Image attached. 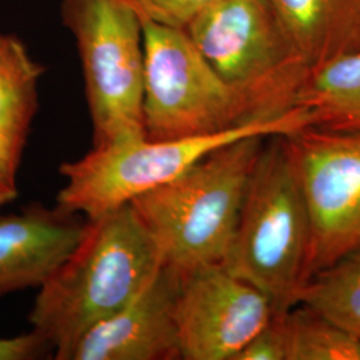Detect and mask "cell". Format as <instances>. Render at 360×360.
I'll use <instances>...</instances> for the list:
<instances>
[{
	"label": "cell",
	"instance_id": "1",
	"mask_svg": "<svg viewBox=\"0 0 360 360\" xmlns=\"http://www.w3.org/2000/svg\"><path fill=\"white\" fill-rule=\"evenodd\" d=\"M163 267L160 250L127 203L87 229L75 251L38 290L28 321L68 360L77 340L123 309Z\"/></svg>",
	"mask_w": 360,
	"mask_h": 360
},
{
	"label": "cell",
	"instance_id": "2",
	"mask_svg": "<svg viewBox=\"0 0 360 360\" xmlns=\"http://www.w3.org/2000/svg\"><path fill=\"white\" fill-rule=\"evenodd\" d=\"M266 139L250 136L227 144L129 202L159 247L165 267L181 278L224 264Z\"/></svg>",
	"mask_w": 360,
	"mask_h": 360
},
{
	"label": "cell",
	"instance_id": "3",
	"mask_svg": "<svg viewBox=\"0 0 360 360\" xmlns=\"http://www.w3.org/2000/svg\"><path fill=\"white\" fill-rule=\"evenodd\" d=\"M186 31L238 96L245 122L297 107L312 70L269 0H215Z\"/></svg>",
	"mask_w": 360,
	"mask_h": 360
},
{
	"label": "cell",
	"instance_id": "4",
	"mask_svg": "<svg viewBox=\"0 0 360 360\" xmlns=\"http://www.w3.org/2000/svg\"><path fill=\"white\" fill-rule=\"evenodd\" d=\"M309 217L287 136L263 144L224 267L269 296L274 315L294 306L304 281Z\"/></svg>",
	"mask_w": 360,
	"mask_h": 360
},
{
	"label": "cell",
	"instance_id": "5",
	"mask_svg": "<svg viewBox=\"0 0 360 360\" xmlns=\"http://www.w3.org/2000/svg\"><path fill=\"white\" fill-rule=\"evenodd\" d=\"M314 124L307 108L297 105L284 115L248 122L215 134L155 142L146 138L92 147L77 160L65 162V186L56 206L99 218L134 198L175 179L215 150L250 136H288Z\"/></svg>",
	"mask_w": 360,
	"mask_h": 360
},
{
	"label": "cell",
	"instance_id": "6",
	"mask_svg": "<svg viewBox=\"0 0 360 360\" xmlns=\"http://www.w3.org/2000/svg\"><path fill=\"white\" fill-rule=\"evenodd\" d=\"M75 39L92 124V147L146 138L142 16L127 0H62Z\"/></svg>",
	"mask_w": 360,
	"mask_h": 360
},
{
	"label": "cell",
	"instance_id": "7",
	"mask_svg": "<svg viewBox=\"0 0 360 360\" xmlns=\"http://www.w3.org/2000/svg\"><path fill=\"white\" fill-rule=\"evenodd\" d=\"M142 22L146 139L175 141L248 123L235 92L186 30Z\"/></svg>",
	"mask_w": 360,
	"mask_h": 360
},
{
	"label": "cell",
	"instance_id": "8",
	"mask_svg": "<svg viewBox=\"0 0 360 360\" xmlns=\"http://www.w3.org/2000/svg\"><path fill=\"white\" fill-rule=\"evenodd\" d=\"M287 139L309 211L306 281L360 251V131L309 126Z\"/></svg>",
	"mask_w": 360,
	"mask_h": 360
},
{
	"label": "cell",
	"instance_id": "9",
	"mask_svg": "<svg viewBox=\"0 0 360 360\" xmlns=\"http://www.w3.org/2000/svg\"><path fill=\"white\" fill-rule=\"evenodd\" d=\"M272 318L270 297L224 266L193 271L175 302L180 359L235 360Z\"/></svg>",
	"mask_w": 360,
	"mask_h": 360
},
{
	"label": "cell",
	"instance_id": "10",
	"mask_svg": "<svg viewBox=\"0 0 360 360\" xmlns=\"http://www.w3.org/2000/svg\"><path fill=\"white\" fill-rule=\"evenodd\" d=\"M180 276L162 267L123 309L77 340L68 360L180 359L175 302Z\"/></svg>",
	"mask_w": 360,
	"mask_h": 360
},
{
	"label": "cell",
	"instance_id": "11",
	"mask_svg": "<svg viewBox=\"0 0 360 360\" xmlns=\"http://www.w3.org/2000/svg\"><path fill=\"white\" fill-rule=\"evenodd\" d=\"M87 220L59 206L31 203L0 215V297L40 288L84 236Z\"/></svg>",
	"mask_w": 360,
	"mask_h": 360
},
{
	"label": "cell",
	"instance_id": "12",
	"mask_svg": "<svg viewBox=\"0 0 360 360\" xmlns=\"http://www.w3.org/2000/svg\"><path fill=\"white\" fill-rule=\"evenodd\" d=\"M44 67L13 35L0 34V207L19 196V168L39 108Z\"/></svg>",
	"mask_w": 360,
	"mask_h": 360
},
{
	"label": "cell",
	"instance_id": "13",
	"mask_svg": "<svg viewBox=\"0 0 360 360\" xmlns=\"http://www.w3.org/2000/svg\"><path fill=\"white\" fill-rule=\"evenodd\" d=\"M311 70L360 52V0H269Z\"/></svg>",
	"mask_w": 360,
	"mask_h": 360
},
{
	"label": "cell",
	"instance_id": "14",
	"mask_svg": "<svg viewBox=\"0 0 360 360\" xmlns=\"http://www.w3.org/2000/svg\"><path fill=\"white\" fill-rule=\"evenodd\" d=\"M314 126L360 131V52L314 70L299 95Z\"/></svg>",
	"mask_w": 360,
	"mask_h": 360
},
{
	"label": "cell",
	"instance_id": "15",
	"mask_svg": "<svg viewBox=\"0 0 360 360\" xmlns=\"http://www.w3.org/2000/svg\"><path fill=\"white\" fill-rule=\"evenodd\" d=\"M295 304L360 336V251L309 275L296 290Z\"/></svg>",
	"mask_w": 360,
	"mask_h": 360
},
{
	"label": "cell",
	"instance_id": "16",
	"mask_svg": "<svg viewBox=\"0 0 360 360\" xmlns=\"http://www.w3.org/2000/svg\"><path fill=\"white\" fill-rule=\"evenodd\" d=\"M274 316L282 326L285 360H360V336L311 309L295 304Z\"/></svg>",
	"mask_w": 360,
	"mask_h": 360
},
{
	"label": "cell",
	"instance_id": "17",
	"mask_svg": "<svg viewBox=\"0 0 360 360\" xmlns=\"http://www.w3.org/2000/svg\"><path fill=\"white\" fill-rule=\"evenodd\" d=\"M142 19L163 26L183 28L215 0H127Z\"/></svg>",
	"mask_w": 360,
	"mask_h": 360
},
{
	"label": "cell",
	"instance_id": "18",
	"mask_svg": "<svg viewBox=\"0 0 360 360\" xmlns=\"http://www.w3.org/2000/svg\"><path fill=\"white\" fill-rule=\"evenodd\" d=\"M235 360H285V345L279 319L274 316Z\"/></svg>",
	"mask_w": 360,
	"mask_h": 360
},
{
	"label": "cell",
	"instance_id": "19",
	"mask_svg": "<svg viewBox=\"0 0 360 360\" xmlns=\"http://www.w3.org/2000/svg\"><path fill=\"white\" fill-rule=\"evenodd\" d=\"M53 355L50 343L32 330L11 338H0V360H34Z\"/></svg>",
	"mask_w": 360,
	"mask_h": 360
}]
</instances>
